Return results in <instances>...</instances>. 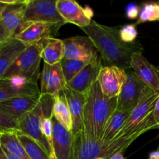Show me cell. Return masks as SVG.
I'll list each match as a JSON object with an SVG mask.
<instances>
[{
    "label": "cell",
    "mask_w": 159,
    "mask_h": 159,
    "mask_svg": "<svg viewBox=\"0 0 159 159\" xmlns=\"http://www.w3.org/2000/svg\"><path fill=\"white\" fill-rule=\"evenodd\" d=\"M81 29L90 39L101 55L104 66L131 68V58L134 53H142L139 43H125L119 36V28L100 24L92 20L88 26Z\"/></svg>",
    "instance_id": "1"
},
{
    "label": "cell",
    "mask_w": 159,
    "mask_h": 159,
    "mask_svg": "<svg viewBox=\"0 0 159 159\" xmlns=\"http://www.w3.org/2000/svg\"><path fill=\"white\" fill-rule=\"evenodd\" d=\"M117 97L103 93L98 81L86 94L84 111V128L90 137L101 139L104 126L116 108Z\"/></svg>",
    "instance_id": "2"
},
{
    "label": "cell",
    "mask_w": 159,
    "mask_h": 159,
    "mask_svg": "<svg viewBox=\"0 0 159 159\" xmlns=\"http://www.w3.org/2000/svg\"><path fill=\"white\" fill-rule=\"evenodd\" d=\"M140 135L104 141L90 137L84 128L73 136V159H109L118 152H123Z\"/></svg>",
    "instance_id": "3"
},
{
    "label": "cell",
    "mask_w": 159,
    "mask_h": 159,
    "mask_svg": "<svg viewBox=\"0 0 159 159\" xmlns=\"http://www.w3.org/2000/svg\"><path fill=\"white\" fill-rule=\"evenodd\" d=\"M54 96L49 94H41L37 106L23 115L18 122V130L35 140L49 155V144L42 134L41 124L43 118L52 117Z\"/></svg>",
    "instance_id": "4"
},
{
    "label": "cell",
    "mask_w": 159,
    "mask_h": 159,
    "mask_svg": "<svg viewBox=\"0 0 159 159\" xmlns=\"http://www.w3.org/2000/svg\"><path fill=\"white\" fill-rule=\"evenodd\" d=\"M47 38L48 37L38 43L26 47L12 62L3 78L17 75L30 79H37L41 51Z\"/></svg>",
    "instance_id": "5"
},
{
    "label": "cell",
    "mask_w": 159,
    "mask_h": 159,
    "mask_svg": "<svg viewBox=\"0 0 159 159\" xmlns=\"http://www.w3.org/2000/svg\"><path fill=\"white\" fill-rule=\"evenodd\" d=\"M56 2L57 0H27L25 2L23 25L41 22L59 29L65 23L58 12Z\"/></svg>",
    "instance_id": "6"
},
{
    "label": "cell",
    "mask_w": 159,
    "mask_h": 159,
    "mask_svg": "<svg viewBox=\"0 0 159 159\" xmlns=\"http://www.w3.org/2000/svg\"><path fill=\"white\" fill-rule=\"evenodd\" d=\"M126 72L127 79L117 96L115 110L130 113L138 103L147 85L139 79L133 71Z\"/></svg>",
    "instance_id": "7"
},
{
    "label": "cell",
    "mask_w": 159,
    "mask_h": 159,
    "mask_svg": "<svg viewBox=\"0 0 159 159\" xmlns=\"http://www.w3.org/2000/svg\"><path fill=\"white\" fill-rule=\"evenodd\" d=\"M64 57L90 62L98 59V52L88 37H73L65 39Z\"/></svg>",
    "instance_id": "8"
},
{
    "label": "cell",
    "mask_w": 159,
    "mask_h": 159,
    "mask_svg": "<svg viewBox=\"0 0 159 159\" xmlns=\"http://www.w3.org/2000/svg\"><path fill=\"white\" fill-rule=\"evenodd\" d=\"M56 7L65 23H72L83 28L91 23L93 10L88 6L83 8L76 0H57Z\"/></svg>",
    "instance_id": "9"
},
{
    "label": "cell",
    "mask_w": 159,
    "mask_h": 159,
    "mask_svg": "<svg viewBox=\"0 0 159 159\" xmlns=\"http://www.w3.org/2000/svg\"><path fill=\"white\" fill-rule=\"evenodd\" d=\"M126 79V70L113 65H104L100 70L97 81L99 83L103 93L108 97L112 98L118 96Z\"/></svg>",
    "instance_id": "10"
},
{
    "label": "cell",
    "mask_w": 159,
    "mask_h": 159,
    "mask_svg": "<svg viewBox=\"0 0 159 159\" xmlns=\"http://www.w3.org/2000/svg\"><path fill=\"white\" fill-rule=\"evenodd\" d=\"M130 66L139 79L159 96V67L148 61L142 53L132 54Z\"/></svg>",
    "instance_id": "11"
},
{
    "label": "cell",
    "mask_w": 159,
    "mask_h": 159,
    "mask_svg": "<svg viewBox=\"0 0 159 159\" xmlns=\"http://www.w3.org/2000/svg\"><path fill=\"white\" fill-rule=\"evenodd\" d=\"M101 57L87 63L82 70L66 84L71 89L86 95L98 79L102 67Z\"/></svg>",
    "instance_id": "12"
},
{
    "label": "cell",
    "mask_w": 159,
    "mask_h": 159,
    "mask_svg": "<svg viewBox=\"0 0 159 159\" xmlns=\"http://www.w3.org/2000/svg\"><path fill=\"white\" fill-rule=\"evenodd\" d=\"M64 96L66 100L69 110L73 121V136L79 133L84 128V111L86 102V95L71 89L65 85L62 90Z\"/></svg>",
    "instance_id": "13"
},
{
    "label": "cell",
    "mask_w": 159,
    "mask_h": 159,
    "mask_svg": "<svg viewBox=\"0 0 159 159\" xmlns=\"http://www.w3.org/2000/svg\"><path fill=\"white\" fill-rule=\"evenodd\" d=\"M53 125V150L59 159H73V136L71 131L51 117Z\"/></svg>",
    "instance_id": "14"
},
{
    "label": "cell",
    "mask_w": 159,
    "mask_h": 159,
    "mask_svg": "<svg viewBox=\"0 0 159 159\" xmlns=\"http://www.w3.org/2000/svg\"><path fill=\"white\" fill-rule=\"evenodd\" d=\"M58 28L52 25L41 22L28 23L23 26L21 30L14 37V38L22 42L26 46L38 43L46 37H51L53 32H57Z\"/></svg>",
    "instance_id": "15"
},
{
    "label": "cell",
    "mask_w": 159,
    "mask_h": 159,
    "mask_svg": "<svg viewBox=\"0 0 159 159\" xmlns=\"http://www.w3.org/2000/svg\"><path fill=\"white\" fill-rule=\"evenodd\" d=\"M25 3L7 5L0 20L10 38H14L23 26Z\"/></svg>",
    "instance_id": "16"
},
{
    "label": "cell",
    "mask_w": 159,
    "mask_h": 159,
    "mask_svg": "<svg viewBox=\"0 0 159 159\" xmlns=\"http://www.w3.org/2000/svg\"><path fill=\"white\" fill-rule=\"evenodd\" d=\"M40 96H15L1 102L0 107L19 120L37 106Z\"/></svg>",
    "instance_id": "17"
},
{
    "label": "cell",
    "mask_w": 159,
    "mask_h": 159,
    "mask_svg": "<svg viewBox=\"0 0 159 159\" xmlns=\"http://www.w3.org/2000/svg\"><path fill=\"white\" fill-rule=\"evenodd\" d=\"M26 47L22 42L12 38L0 48V81L4 77L12 62Z\"/></svg>",
    "instance_id": "18"
},
{
    "label": "cell",
    "mask_w": 159,
    "mask_h": 159,
    "mask_svg": "<svg viewBox=\"0 0 159 159\" xmlns=\"http://www.w3.org/2000/svg\"><path fill=\"white\" fill-rule=\"evenodd\" d=\"M63 57V40L52 37H48L41 51V59L44 63L54 65L60 63Z\"/></svg>",
    "instance_id": "19"
},
{
    "label": "cell",
    "mask_w": 159,
    "mask_h": 159,
    "mask_svg": "<svg viewBox=\"0 0 159 159\" xmlns=\"http://www.w3.org/2000/svg\"><path fill=\"white\" fill-rule=\"evenodd\" d=\"M129 112L119 111L115 110L104 126L101 140L104 141H113L126 124Z\"/></svg>",
    "instance_id": "20"
},
{
    "label": "cell",
    "mask_w": 159,
    "mask_h": 159,
    "mask_svg": "<svg viewBox=\"0 0 159 159\" xmlns=\"http://www.w3.org/2000/svg\"><path fill=\"white\" fill-rule=\"evenodd\" d=\"M52 116L62 124L65 128L72 132L73 121L71 113L69 110L66 100L62 91L54 96V102L52 107Z\"/></svg>",
    "instance_id": "21"
},
{
    "label": "cell",
    "mask_w": 159,
    "mask_h": 159,
    "mask_svg": "<svg viewBox=\"0 0 159 159\" xmlns=\"http://www.w3.org/2000/svg\"><path fill=\"white\" fill-rule=\"evenodd\" d=\"M0 147L12 155L23 159H31L19 141L16 132H5L0 135Z\"/></svg>",
    "instance_id": "22"
},
{
    "label": "cell",
    "mask_w": 159,
    "mask_h": 159,
    "mask_svg": "<svg viewBox=\"0 0 159 159\" xmlns=\"http://www.w3.org/2000/svg\"><path fill=\"white\" fill-rule=\"evenodd\" d=\"M17 136L31 159H48V154L31 137L17 130Z\"/></svg>",
    "instance_id": "23"
},
{
    "label": "cell",
    "mask_w": 159,
    "mask_h": 159,
    "mask_svg": "<svg viewBox=\"0 0 159 159\" xmlns=\"http://www.w3.org/2000/svg\"><path fill=\"white\" fill-rule=\"evenodd\" d=\"M66 84L61 64L58 63L54 65H51L47 94H49L52 96L59 94L63 90Z\"/></svg>",
    "instance_id": "24"
},
{
    "label": "cell",
    "mask_w": 159,
    "mask_h": 159,
    "mask_svg": "<svg viewBox=\"0 0 159 159\" xmlns=\"http://www.w3.org/2000/svg\"><path fill=\"white\" fill-rule=\"evenodd\" d=\"M89 62L63 57L60 64L66 83L73 79Z\"/></svg>",
    "instance_id": "25"
},
{
    "label": "cell",
    "mask_w": 159,
    "mask_h": 159,
    "mask_svg": "<svg viewBox=\"0 0 159 159\" xmlns=\"http://www.w3.org/2000/svg\"><path fill=\"white\" fill-rule=\"evenodd\" d=\"M159 20V4L156 2H146L143 5L139 13L138 20L134 23L135 26L146 22Z\"/></svg>",
    "instance_id": "26"
},
{
    "label": "cell",
    "mask_w": 159,
    "mask_h": 159,
    "mask_svg": "<svg viewBox=\"0 0 159 159\" xmlns=\"http://www.w3.org/2000/svg\"><path fill=\"white\" fill-rule=\"evenodd\" d=\"M19 120L0 107V133L18 130Z\"/></svg>",
    "instance_id": "27"
},
{
    "label": "cell",
    "mask_w": 159,
    "mask_h": 159,
    "mask_svg": "<svg viewBox=\"0 0 159 159\" xmlns=\"http://www.w3.org/2000/svg\"><path fill=\"white\" fill-rule=\"evenodd\" d=\"M41 130L42 134L44 135L49 144L50 149H51L50 154H55L54 150H53V125L51 118L45 117L42 119Z\"/></svg>",
    "instance_id": "28"
},
{
    "label": "cell",
    "mask_w": 159,
    "mask_h": 159,
    "mask_svg": "<svg viewBox=\"0 0 159 159\" xmlns=\"http://www.w3.org/2000/svg\"><path fill=\"white\" fill-rule=\"evenodd\" d=\"M137 30L134 24H127L119 29V36L125 43H133L137 37Z\"/></svg>",
    "instance_id": "29"
},
{
    "label": "cell",
    "mask_w": 159,
    "mask_h": 159,
    "mask_svg": "<svg viewBox=\"0 0 159 159\" xmlns=\"http://www.w3.org/2000/svg\"><path fill=\"white\" fill-rule=\"evenodd\" d=\"M50 71H51V65L44 63L43 70L41 74V94H47Z\"/></svg>",
    "instance_id": "30"
},
{
    "label": "cell",
    "mask_w": 159,
    "mask_h": 159,
    "mask_svg": "<svg viewBox=\"0 0 159 159\" xmlns=\"http://www.w3.org/2000/svg\"><path fill=\"white\" fill-rule=\"evenodd\" d=\"M17 96L2 79L0 81V103L10 98Z\"/></svg>",
    "instance_id": "31"
},
{
    "label": "cell",
    "mask_w": 159,
    "mask_h": 159,
    "mask_svg": "<svg viewBox=\"0 0 159 159\" xmlns=\"http://www.w3.org/2000/svg\"><path fill=\"white\" fill-rule=\"evenodd\" d=\"M139 13H140V9L137 5L133 3L128 5L126 9V15L128 19L133 20L137 18L139 16Z\"/></svg>",
    "instance_id": "32"
},
{
    "label": "cell",
    "mask_w": 159,
    "mask_h": 159,
    "mask_svg": "<svg viewBox=\"0 0 159 159\" xmlns=\"http://www.w3.org/2000/svg\"><path fill=\"white\" fill-rule=\"evenodd\" d=\"M11 39L12 38H10V37H9L7 33L5 30L3 26L2 25L1 22H0V48H2V47L4 46L6 43H8Z\"/></svg>",
    "instance_id": "33"
},
{
    "label": "cell",
    "mask_w": 159,
    "mask_h": 159,
    "mask_svg": "<svg viewBox=\"0 0 159 159\" xmlns=\"http://www.w3.org/2000/svg\"><path fill=\"white\" fill-rule=\"evenodd\" d=\"M152 116L154 118V121L159 125V96L156 100L155 105H154V110L152 113Z\"/></svg>",
    "instance_id": "34"
},
{
    "label": "cell",
    "mask_w": 159,
    "mask_h": 159,
    "mask_svg": "<svg viewBox=\"0 0 159 159\" xmlns=\"http://www.w3.org/2000/svg\"><path fill=\"white\" fill-rule=\"evenodd\" d=\"M27 0H0V2L6 5H15L25 3Z\"/></svg>",
    "instance_id": "35"
},
{
    "label": "cell",
    "mask_w": 159,
    "mask_h": 159,
    "mask_svg": "<svg viewBox=\"0 0 159 159\" xmlns=\"http://www.w3.org/2000/svg\"><path fill=\"white\" fill-rule=\"evenodd\" d=\"M2 151H3V152H4L5 155H6V158H7V159H23L21 158H19V157L16 156V155H12V154H10L9 152H6V150H4V149H2Z\"/></svg>",
    "instance_id": "36"
},
{
    "label": "cell",
    "mask_w": 159,
    "mask_h": 159,
    "mask_svg": "<svg viewBox=\"0 0 159 159\" xmlns=\"http://www.w3.org/2000/svg\"><path fill=\"white\" fill-rule=\"evenodd\" d=\"M148 159H159V150L151 152Z\"/></svg>",
    "instance_id": "37"
},
{
    "label": "cell",
    "mask_w": 159,
    "mask_h": 159,
    "mask_svg": "<svg viewBox=\"0 0 159 159\" xmlns=\"http://www.w3.org/2000/svg\"><path fill=\"white\" fill-rule=\"evenodd\" d=\"M123 153V152H118V153H115V155H112L109 159H125Z\"/></svg>",
    "instance_id": "38"
},
{
    "label": "cell",
    "mask_w": 159,
    "mask_h": 159,
    "mask_svg": "<svg viewBox=\"0 0 159 159\" xmlns=\"http://www.w3.org/2000/svg\"><path fill=\"white\" fill-rule=\"evenodd\" d=\"M6 6H7V5L3 4V3L0 2V20H1L2 16V13H3V11L5 10V9H6Z\"/></svg>",
    "instance_id": "39"
},
{
    "label": "cell",
    "mask_w": 159,
    "mask_h": 159,
    "mask_svg": "<svg viewBox=\"0 0 159 159\" xmlns=\"http://www.w3.org/2000/svg\"><path fill=\"white\" fill-rule=\"evenodd\" d=\"M0 159H7L6 158V155H5L4 152H3L2 149L1 147H0Z\"/></svg>",
    "instance_id": "40"
},
{
    "label": "cell",
    "mask_w": 159,
    "mask_h": 159,
    "mask_svg": "<svg viewBox=\"0 0 159 159\" xmlns=\"http://www.w3.org/2000/svg\"><path fill=\"white\" fill-rule=\"evenodd\" d=\"M48 159H59V158L55 156V154H49V155H48Z\"/></svg>",
    "instance_id": "41"
},
{
    "label": "cell",
    "mask_w": 159,
    "mask_h": 159,
    "mask_svg": "<svg viewBox=\"0 0 159 159\" xmlns=\"http://www.w3.org/2000/svg\"><path fill=\"white\" fill-rule=\"evenodd\" d=\"M97 159H105V158H97Z\"/></svg>",
    "instance_id": "42"
},
{
    "label": "cell",
    "mask_w": 159,
    "mask_h": 159,
    "mask_svg": "<svg viewBox=\"0 0 159 159\" xmlns=\"http://www.w3.org/2000/svg\"><path fill=\"white\" fill-rule=\"evenodd\" d=\"M0 135H1V133H0Z\"/></svg>",
    "instance_id": "43"
},
{
    "label": "cell",
    "mask_w": 159,
    "mask_h": 159,
    "mask_svg": "<svg viewBox=\"0 0 159 159\" xmlns=\"http://www.w3.org/2000/svg\"><path fill=\"white\" fill-rule=\"evenodd\" d=\"M158 127H159V126H158Z\"/></svg>",
    "instance_id": "44"
}]
</instances>
